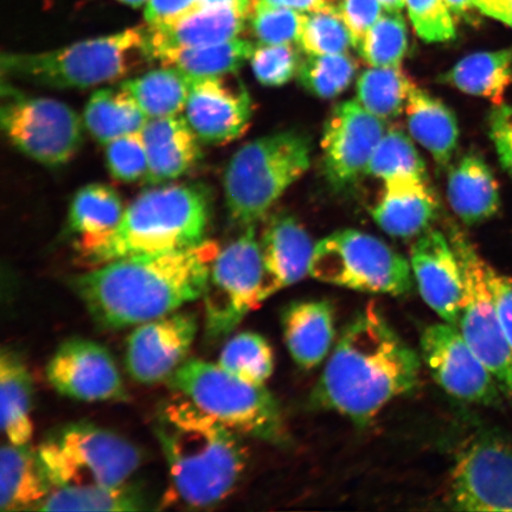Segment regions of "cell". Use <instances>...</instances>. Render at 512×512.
I'll return each instance as SVG.
<instances>
[{
	"label": "cell",
	"mask_w": 512,
	"mask_h": 512,
	"mask_svg": "<svg viewBox=\"0 0 512 512\" xmlns=\"http://www.w3.org/2000/svg\"><path fill=\"white\" fill-rule=\"evenodd\" d=\"M421 360L369 303L345 326L311 394V405L366 426L418 386Z\"/></svg>",
	"instance_id": "1"
},
{
	"label": "cell",
	"mask_w": 512,
	"mask_h": 512,
	"mask_svg": "<svg viewBox=\"0 0 512 512\" xmlns=\"http://www.w3.org/2000/svg\"><path fill=\"white\" fill-rule=\"evenodd\" d=\"M219 252L206 240L182 251L130 256L95 266L69 284L102 328H130L202 298Z\"/></svg>",
	"instance_id": "2"
},
{
	"label": "cell",
	"mask_w": 512,
	"mask_h": 512,
	"mask_svg": "<svg viewBox=\"0 0 512 512\" xmlns=\"http://www.w3.org/2000/svg\"><path fill=\"white\" fill-rule=\"evenodd\" d=\"M153 430L177 501L208 508L232 494L247 466L241 434L178 393L160 405Z\"/></svg>",
	"instance_id": "3"
},
{
	"label": "cell",
	"mask_w": 512,
	"mask_h": 512,
	"mask_svg": "<svg viewBox=\"0 0 512 512\" xmlns=\"http://www.w3.org/2000/svg\"><path fill=\"white\" fill-rule=\"evenodd\" d=\"M206 191L196 185H166L143 192L110 233L79 239L76 248L89 265L130 256L182 251L200 245L209 223Z\"/></svg>",
	"instance_id": "4"
},
{
	"label": "cell",
	"mask_w": 512,
	"mask_h": 512,
	"mask_svg": "<svg viewBox=\"0 0 512 512\" xmlns=\"http://www.w3.org/2000/svg\"><path fill=\"white\" fill-rule=\"evenodd\" d=\"M146 60L147 28H133L44 53L4 54L2 72L37 86L85 89L124 78Z\"/></svg>",
	"instance_id": "5"
},
{
	"label": "cell",
	"mask_w": 512,
	"mask_h": 512,
	"mask_svg": "<svg viewBox=\"0 0 512 512\" xmlns=\"http://www.w3.org/2000/svg\"><path fill=\"white\" fill-rule=\"evenodd\" d=\"M168 384L236 433L275 446L290 443L279 402L265 384L243 381L219 364L197 358L185 361Z\"/></svg>",
	"instance_id": "6"
},
{
	"label": "cell",
	"mask_w": 512,
	"mask_h": 512,
	"mask_svg": "<svg viewBox=\"0 0 512 512\" xmlns=\"http://www.w3.org/2000/svg\"><path fill=\"white\" fill-rule=\"evenodd\" d=\"M310 140L285 131L261 137L235 153L224 174L230 217L242 226L254 224L310 168Z\"/></svg>",
	"instance_id": "7"
},
{
	"label": "cell",
	"mask_w": 512,
	"mask_h": 512,
	"mask_svg": "<svg viewBox=\"0 0 512 512\" xmlns=\"http://www.w3.org/2000/svg\"><path fill=\"white\" fill-rule=\"evenodd\" d=\"M37 453L53 489L126 484L142 463L130 441L89 422L57 428Z\"/></svg>",
	"instance_id": "8"
},
{
	"label": "cell",
	"mask_w": 512,
	"mask_h": 512,
	"mask_svg": "<svg viewBox=\"0 0 512 512\" xmlns=\"http://www.w3.org/2000/svg\"><path fill=\"white\" fill-rule=\"evenodd\" d=\"M310 275L349 290L405 296L413 288L411 262L376 236L339 230L320 240L313 251Z\"/></svg>",
	"instance_id": "9"
},
{
	"label": "cell",
	"mask_w": 512,
	"mask_h": 512,
	"mask_svg": "<svg viewBox=\"0 0 512 512\" xmlns=\"http://www.w3.org/2000/svg\"><path fill=\"white\" fill-rule=\"evenodd\" d=\"M448 240L463 274L464 296L458 329L495 376L505 398L512 402V348L486 279V261L462 229L451 226Z\"/></svg>",
	"instance_id": "10"
},
{
	"label": "cell",
	"mask_w": 512,
	"mask_h": 512,
	"mask_svg": "<svg viewBox=\"0 0 512 512\" xmlns=\"http://www.w3.org/2000/svg\"><path fill=\"white\" fill-rule=\"evenodd\" d=\"M2 128L18 151L56 168L67 164L83 144L80 115L61 101L35 98L3 85Z\"/></svg>",
	"instance_id": "11"
},
{
	"label": "cell",
	"mask_w": 512,
	"mask_h": 512,
	"mask_svg": "<svg viewBox=\"0 0 512 512\" xmlns=\"http://www.w3.org/2000/svg\"><path fill=\"white\" fill-rule=\"evenodd\" d=\"M264 264L254 226L220 249L203 294L204 326L210 341L227 337L249 312L261 305Z\"/></svg>",
	"instance_id": "12"
},
{
	"label": "cell",
	"mask_w": 512,
	"mask_h": 512,
	"mask_svg": "<svg viewBox=\"0 0 512 512\" xmlns=\"http://www.w3.org/2000/svg\"><path fill=\"white\" fill-rule=\"evenodd\" d=\"M450 484L454 510L512 512V439L477 434L459 451Z\"/></svg>",
	"instance_id": "13"
},
{
	"label": "cell",
	"mask_w": 512,
	"mask_h": 512,
	"mask_svg": "<svg viewBox=\"0 0 512 512\" xmlns=\"http://www.w3.org/2000/svg\"><path fill=\"white\" fill-rule=\"evenodd\" d=\"M421 358L435 382L452 398L471 405H501L503 390L467 344L458 326L433 324L421 336Z\"/></svg>",
	"instance_id": "14"
},
{
	"label": "cell",
	"mask_w": 512,
	"mask_h": 512,
	"mask_svg": "<svg viewBox=\"0 0 512 512\" xmlns=\"http://www.w3.org/2000/svg\"><path fill=\"white\" fill-rule=\"evenodd\" d=\"M386 131V120L368 112L357 100L334 108L322 139L323 171L332 189H349L367 176L370 159Z\"/></svg>",
	"instance_id": "15"
},
{
	"label": "cell",
	"mask_w": 512,
	"mask_h": 512,
	"mask_svg": "<svg viewBox=\"0 0 512 512\" xmlns=\"http://www.w3.org/2000/svg\"><path fill=\"white\" fill-rule=\"evenodd\" d=\"M46 375L51 387L70 399L108 402L128 398L110 351L89 339L62 343L50 358Z\"/></svg>",
	"instance_id": "16"
},
{
	"label": "cell",
	"mask_w": 512,
	"mask_h": 512,
	"mask_svg": "<svg viewBox=\"0 0 512 512\" xmlns=\"http://www.w3.org/2000/svg\"><path fill=\"white\" fill-rule=\"evenodd\" d=\"M197 329L192 313L178 311L138 325L127 339V373L142 384L168 382L185 362Z\"/></svg>",
	"instance_id": "17"
},
{
	"label": "cell",
	"mask_w": 512,
	"mask_h": 512,
	"mask_svg": "<svg viewBox=\"0 0 512 512\" xmlns=\"http://www.w3.org/2000/svg\"><path fill=\"white\" fill-rule=\"evenodd\" d=\"M184 112L202 142L223 144L245 134L253 106L242 81L227 74L194 79Z\"/></svg>",
	"instance_id": "18"
},
{
	"label": "cell",
	"mask_w": 512,
	"mask_h": 512,
	"mask_svg": "<svg viewBox=\"0 0 512 512\" xmlns=\"http://www.w3.org/2000/svg\"><path fill=\"white\" fill-rule=\"evenodd\" d=\"M411 266L420 296L444 320L458 325L464 296L462 268L450 240L428 229L411 249Z\"/></svg>",
	"instance_id": "19"
},
{
	"label": "cell",
	"mask_w": 512,
	"mask_h": 512,
	"mask_svg": "<svg viewBox=\"0 0 512 512\" xmlns=\"http://www.w3.org/2000/svg\"><path fill=\"white\" fill-rule=\"evenodd\" d=\"M260 246L264 264L260 291L262 304L310 274L316 245H313L310 235L294 217L280 215L268 222Z\"/></svg>",
	"instance_id": "20"
},
{
	"label": "cell",
	"mask_w": 512,
	"mask_h": 512,
	"mask_svg": "<svg viewBox=\"0 0 512 512\" xmlns=\"http://www.w3.org/2000/svg\"><path fill=\"white\" fill-rule=\"evenodd\" d=\"M249 11L233 5H203L170 23L147 28L152 60L164 50L213 46L239 37Z\"/></svg>",
	"instance_id": "21"
},
{
	"label": "cell",
	"mask_w": 512,
	"mask_h": 512,
	"mask_svg": "<svg viewBox=\"0 0 512 512\" xmlns=\"http://www.w3.org/2000/svg\"><path fill=\"white\" fill-rule=\"evenodd\" d=\"M437 211L438 201L427 179L395 177L384 181L371 215L384 233L396 239H411L430 229Z\"/></svg>",
	"instance_id": "22"
},
{
	"label": "cell",
	"mask_w": 512,
	"mask_h": 512,
	"mask_svg": "<svg viewBox=\"0 0 512 512\" xmlns=\"http://www.w3.org/2000/svg\"><path fill=\"white\" fill-rule=\"evenodd\" d=\"M285 344L304 370L315 369L330 354L336 337L334 306L328 300H297L281 315Z\"/></svg>",
	"instance_id": "23"
},
{
	"label": "cell",
	"mask_w": 512,
	"mask_h": 512,
	"mask_svg": "<svg viewBox=\"0 0 512 512\" xmlns=\"http://www.w3.org/2000/svg\"><path fill=\"white\" fill-rule=\"evenodd\" d=\"M142 134L149 155L146 182L159 184L182 177L200 160V138L181 115L149 119Z\"/></svg>",
	"instance_id": "24"
},
{
	"label": "cell",
	"mask_w": 512,
	"mask_h": 512,
	"mask_svg": "<svg viewBox=\"0 0 512 512\" xmlns=\"http://www.w3.org/2000/svg\"><path fill=\"white\" fill-rule=\"evenodd\" d=\"M447 198L454 213L469 226L491 219L501 206L496 178L477 153H467L452 166Z\"/></svg>",
	"instance_id": "25"
},
{
	"label": "cell",
	"mask_w": 512,
	"mask_h": 512,
	"mask_svg": "<svg viewBox=\"0 0 512 512\" xmlns=\"http://www.w3.org/2000/svg\"><path fill=\"white\" fill-rule=\"evenodd\" d=\"M53 490L37 451L9 441L0 452V510H36Z\"/></svg>",
	"instance_id": "26"
},
{
	"label": "cell",
	"mask_w": 512,
	"mask_h": 512,
	"mask_svg": "<svg viewBox=\"0 0 512 512\" xmlns=\"http://www.w3.org/2000/svg\"><path fill=\"white\" fill-rule=\"evenodd\" d=\"M409 133L440 166L451 162L459 140L456 115L432 94L414 86L406 105Z\"/></svg>",
	"instance_id": "27"
},
{
	"label": "cell",
	"mask_w": 512,
	"mask_h": 512,
	"mask_svg": "<svg viewBox=\"0 0 512 512\" xmlns=\"http://www.w3.org/2000/svg\"><path fill=\"white\" fill-rule=\"evenodd\" d=\"M439 81L501 105L512 83V48L466 56L441 75Z\"/></svg>",
	"instance_id": "28"
},
{
	"label": "cell",
	"mask_w": 512,
	"mask_h": 512,
	"mask_svg": "<svg viewBox=\"0 0 512 512\" xmlns=\"http://www.w3.org/2000/svg\"><path fill=\"white\" fill-rule=\"evenodd\" d=\"M32 381L29 370L16 352L0 356V408L2 430L10 443L29 444L34 433L31 420Z\"/></svg>",
	"instance_id": "29"
},
{
	"label": "cell",
	"mask_w": 512,
	"mask_h": 512,
	"mask_svg": "<svg viewBox=\"0 0 512 512\" xmlns=\"http://www.w3.org/2000/svg\"><path fill=\"white\" fill-rule=\"evenodd\" d=\"M149 117L121 86L102 88L89 98L83 124L101 144L143 130Z\"/></svg>",
	"instance_id": "30"
},
{
	"label": "cell",
	"mask_w": 512,
	"mask_h": 512,
	"mask_svg": "<svg viewBox=\"0 0 512 512\" xmlns=\"http://www.w3.org/2000/svg\"><path fill=\"white\" fill-rule=\"evenodd\" d=\"M194 78L175 67L151 70L120 86L132 96L149 119L172 117L185 111Z\"/></svg>",
	"instance_id": "31"
},
{
	"label": "cell",
	"mask_w": 512,
	"mask_h": 512,
	"mask_svg": "<svg viewBox=\"0 0 512 512\" xmlns=\"http://www.w3.org/2000/svg\"><path fill=\"white\" fill-rule=\"evenodd\" d=\"M252 42L236 37L234 40L195 48H176L156 55L165 67H175L191 78H209L236 74L253 54Z\"/></svg>",
	"instance_id": "32"
},
{
	"label": "cell",
	"mask_w": 512,
	"mask_h": 512,
	"mask_svg": "<svg viewBox=\"0 0 512 512\" xmlns=\"http://www.w3.org/2000/svg\"><path fill=\"white\" fill-rule=\"evenodd\" d=\"M146 499L133 486L91 485L54 488L36 510L40 511H142Z\"/></svg>",
	"instance_id": "33"
},
{
	"label": "cell",
	"mask_w": 512,
	"mask_h": 512,
	"mask_svg": "<svg viewBox=\"0 0 512 512\" xmlns=\"http://www.w3.org/2000/svg\"><path fill=\"white\" fill-rule=\"evenodd\" d=\"M125 208L118 192L105 184H89L76 192L68 213V232L93 239L118 226Z\"/></svg>",
	"instance_id": "34"
},
{
	"label": "cell",
	"mask_w": 512,
	"mask_h": 512,
	"mask_svg": "<svg viewBox=\"0 0 512 512\" xmlns=\"http://www.w3.org/2000/svg\"><path fill=\"white\" fill-rule=\"evenodd\" d=\"M414 82L400 67H371L357 80L356 100L383 120L400 117L406 110Z\"/></svg>",
	"instance_id": "35"
},
{
	"label": "cell",
	"mask_w": 512,
	"mask_h": 512,
	"mask_svg": "<svg viewBox=\"0 0 512 512\" xmlns=\"http://www.w3.org/2000/svg\"><path fill=\"white\" fill-rule=\"evenodd\" d=\"M217 364L243 381L265 384L274 371L273 349L264 336L241 332L224 345Z\"/></svg>",
	"instance_id": "36"
},
{
	"label": "cell",
	"mask_w": 512,
	"mask_h": 512,
	"mask_svg": "<svg viewBox=\"0 0 512 512\" xmlns=\"http://www.w3.org/2000/svg\"><path fill=\"white\" fill-rule=\"evenodd\" d=\"M367 176L383 181L395 177L427 179L426 164L412 139L400 128H390L370 159Z\"/></svg>",
	"instance_id": "37"
},
{
	"label": "cell",
	"mask_w": 512,
	"mask_h": 512,
	"mask_svg": "<svg viewBox=\"0 0 512 512\" xmlns=\"http://www.w3.org/2000/svg\"><path fill=\"white\" fill-rule=\"evenodd\" d=\"M357 73V63L347 54L307 55L300 62L298 80L307 92L334 99L347 91Z\"/></svg>",
	"instance_id": "38"
},
{
	"label": "cell",
	"mask_w": 512,
	"mask_h": 512,
	"mask_svg": "<svg viewBox=\"0 0 512 512\" xmlns=\"http://www.w3.org/2000/svg\"><path fill=\"white\" fill-rule=\"evenodd\" d=\"M407 49L405 18L401 12H386L367 32L357 50L370 67H400Z\"/></svg>",
	"instance_id": "39"
},
{
	"label": "cell",
	"mask_w": 512,
	"mask_h": 512,
	"mask_svg": "<svg viewBox=\"0 0 512 512\" xmlns=\"http://www.w3.org/2000/svg\"><path fill=\"white\" fill-rule=\"evenodd\" d=\"M297 43L306 55L347 54L354 47L335 5L304 14Z\"/></svg>",
	"instance_id": "40"
},
{
	"label": "cell",
	"mask_w": 512,
	"mask_h": 512,
	"mask_svg": "<svg viewBox=\"0 0 512 512\" xmlns=\"http://www.w3.org/2000/svg\"><path fill=\"white\" fill-rule=\"evenodd\" d=\"M248 18L261 44H293L298 42L304 14L284 6L254 0Z\"/></svg>",
	"instance_id": "41"
},
{
	"label": "cell",
	"mask_w": 512,
	"mask_h": 512,
	"mask_svg": "<svg viewBox=\"0 0 512 512\" xmlns=\"http://www.w3.org/2000/svg\"><path fill=\"white\" fill-rule=\"evenodd\" d=\"M106 164L117 181L133 183L149 172V155L142 131L126 134L106 144Z\"/></svg>",
	"instance_id": "42"
},
{
	"label": "cell",
	"mask_w": 512,
	"mask_h": 512,
	"mask_svg": "<svg viewBox=\"0 0 512 512\" xmlns=\"http://www.w3.org/2000/svg\"><path fill=\"white\" fill-rule=\"evenodd\" d=\"M255 78L266 87H281L298 74L300 56L292 44H261L251 56Z\"/></svg>",
	"instance_id": "43"
},
{
	"label": "cell",
	"mask_w": 512,
	"mask_h": 512,
	"mask_svg": "<svg viewBox=\"0 0 512 512\" xmlns=\"http://www.w3.org/2000/svg\"><path fill=\"white\" fill-rule=\"evenodd\" d=\"M413 28L427 43H443L456 37V24L445 0H406Z\"/></svg>",
	"instance_id": "44"
},
{
	"label": "cell",
	"mask_w": 512,
	"mask_h": 512,
	"mask_svg": "<svg viewBox=\"0 0 512 512\" xmlns=\"http://www.w3.org/2000/svg\"><path fill=\"white\" fill-rule=\"evenodd\" d=\"M335 6L350 31L355 49L360 48L363 38L384 11L379 0H339Z\"/></svg>",
	"instance_id": "45"
},
{
	"label": "cell",
	"mask_w": 512,
	"mask_h": 512,
	"mask_svg": "<svg viewBox=\"0 0 512 512\" xmlns=\"http://www.w3.org/2000/svg\"><path fill=\"white\" fill-rule=\"evenodd\" d=\"M489 133L503 168L512 174V106L501 104L494 108Z\"/></svg>",
	"instance_id": "46"
},
{
	"label": "cell",
	"mask_w": 512,
	"mask_h": 512,
	"mask_svg": "<svg viewBox=\"0 0 512 512\" xmlns=\"http://www.w3.org/2000/svg\"><path fill=\"white\" fill-rule=\"evenodd\" d=\"M485 274L495 300L499 319H501L505 335H507L512 348V278L498 272L488 262H486Z\"/></svg>",
	"instance_id": "47"
},
{
	"label": "cell",
	"mask_w": 512,
	"mask_h": 512,
	"mask_svg": "<svg viewBox=\"0 0 512 512\" xmlns=\"http://www.w3.org/2000/svg\"><path fill=\"white\" fill-rule=\"evenodd\" d=\"M201 0H149L145 19L151 27L175 21L200 5Z\"/></svg>",
	"instance_id": "48"
},
{
	"label": "cell",
	"mask_w": 512,
	"mask_h": 512,
	"mask_svg": "<svg viewBox=\"0 0 512 512\" xmlns=\"http://www.w3.org/2000/svg\"><path fill=\"white\" fill-rule=\"evenodd\" d=\"M473 6L483 15L512 28V0H473Z\"/></svg>",
	"instance_id": "49"
},
{
	"label": "cell",
	"mask_w": 512,
	"mask_h": 512,
	"mask_svg": "<svg viewBox=\"0 0 512 512\" xmlns=\"http://www.w3.org/2000/svg\"><path fill=\"white\" fill-rule=\"evenodd\" d=\"M262 2L277 6H284V8L302 12V14H309V12L334 5L330 0H262Z\"/></svg>",
	"instance_id": "50"
},
{
	"label": "cell",
	"mask_w": 512,
	"mask_h": 512,
	"mask_svg": "<svg viewBox=\"0 0 512 512\" xmlns=\"http://www.w3.org/2000/svg\"><path fill=\"white\" fill-rule=\"evenodd\" d=\"M445 2L454 16L465 15L466 12L475 8V6H473V0H445Z\"/></svg>",
	"instance_id": "51"
},
{
	"label": "cell",
	"mask_w": 512,
	"mask_h": 512,
	"mask_svg": "<svg viewBox=\"0 0 512 512\" xmlns=\"http://www.w3.org/2000/svg\"><path fill=\"white\" fill-rule=\"evenodd\" d=\"M379 3L386 12H401L406 6V0H379Z\"/></svg>",
	"instance_id": "52"
},
{
	"label": "cell",
	"mask_w": 512,
	"mask_h": 512,
	"mask_svg": "<svg viewBox=\"0 0 512 512\" xmlns=\"http://www.w3.org/2000/svg\"><path fill=\"white\" fill-rule=\"evenodd\" d=\"M119 2L132 6V8H140L146 5L149 0H119Z\"/></svg>",
	"instance_id": "53"
}]
</instances>
